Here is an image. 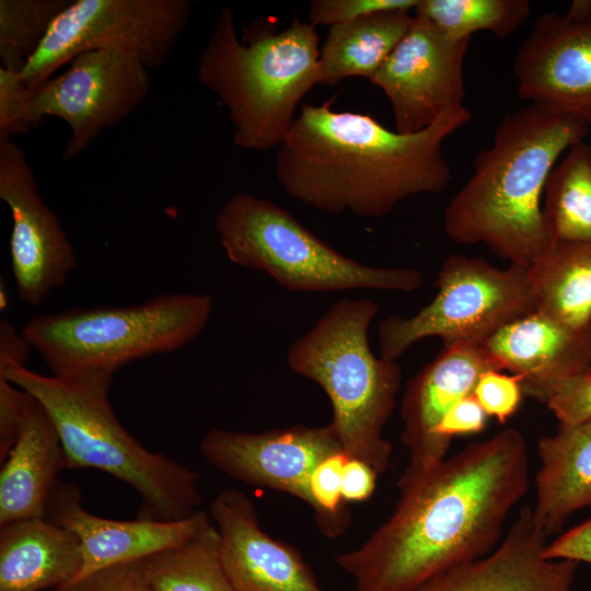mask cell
Returning a JSON list of instances; mask_svg holds the SVG:
<instances>
[{"instance_id": "8", "label": "cell", "mask_w": 591, "mask_h": 591, "mask_svg": "<svg viewBox=\"0 0 591 591\" xmlns=\"http://www.w3.org/2000/svg\"><path fill=\"white\" fill-rule=\"evenodd\" d=\"M215 227L229 259L267 273L296 292L373 289L409 292L424 275L412 267H371L346 257L288 210L269 199L239 193L219 211Z\"/></svg>"}, {"instance_id": "37", "label": "cell", "mask_w": 591, "mask_h": 591, "mask_svg": "<svg viewBox=\"0 0 591 591\" xmlns=\"http://www.w3.org/2000/svg\"><path fill=\"white\" fill-rule=\"evenodd\" d=\"M24 396L23 390L0 376V463L16 441Z\"/></svg>"}, {"instance_id": "7", "label": "cell", "mask_w": 591, "mask_h": 591, "mask_svg": "<svg viewBox=\"0 0 591 591\" xmlns=\"http://www.w3.org/2000/svg\"><path fill=\"white\" fill-rule=\"evenodd\" d=\"M212 298L164 293L126 306L74 308L33 316L23 337L54 375L115 373L139 359L172 352L207 325Z\"/></svg>"}, {"instance_id": "23", "label": "cell", "mask_w": 591, "mask_h": 591, "mask_svg": "<svg viewBox=\"0 0 591 591\" xmlns=\"http://www.w3.org/2000/svg\"><path fill=\"white\" fill-rule=\"evenodd\" d=\"M533 515L546 536L559 534L575 512L591 508V419L558 425L537 442Z\"/></svg>"}, {"instance_id": "24", "label": "cell", "mask_w": 591, "mask_h": 591, "mask_svg": "<svg viewBox=\"0 0 591 591\" xmlns=\"http://www.w3.org/2000/svg\"><path fill=\"white\" fill-rule=\"evenodd\" d=\"M413 19L410 11L386 10L331 26L320 49V84L334 85L349 77L370 80L405 36Z\"/></svg>"}, {"instance_id": "11", "label": "cell", "mask_w": 591, "mask_h": 591, "mask_svg": "<svg viewBox=\"0 0 591 591\" xmlns=\"http://www.w3.org/2000/svg\"><path fill=\"white\" fill-rule=\"evenodd\" d=\"M150 76L135 55L93 50L71 60L68 69L31 90L34 128L45 116L66 121L70 137L65 160L78 157L105 129L128 118L147 99Z\"/></svg>"}, {"instance_id": "41", "label": "cell", "mask_w": 591, "mask_h": 591, "mask_svg": "<svg viewBox=\"0 0 591 591\" xmlns=\"http://www.w3.org/2000/svg\"><path fill=\"white\" fill-rule=\"evenodd\" d=\"M565 16L575 21L591 20V1H573Z\"/></svg>"}, {"instance_id": "3", "label": "cell", "mask_w": 591, "mask_h": 591, "mask_svg": "<svg viewBox=\"0 0 591 591\" xmlns=\"http://www.w3.org/2000/svg\"><path fill=\"white\" fill-rule=\"evenodd\" d=\"M590 130L532 104L507 115L447 206L444 234L459 244L482 243L510 265L529 269L552 242L542 215L546 181L558 158Z\"/></svg>"}, {"instance_id": "30", "label": "cell", "mask_w": 591, "mask_h": 591, "mask_svg": "<svg viewBox=\"0 0 591 591\" xmlns=\"http://www.w3.org/2000/svg\"><path fill=\"white\" fill-rule=\"evenodd\" d=\"M347 459L345 453L325 459L310 478L311 509L320 531L328 537L341 535L350 523L347 502L341 496V471Z\"/></svg>"}, {"instance_id": "15", "label": "cell", "mask_w": 591, "mask_h": 591, "mask_svg": "<svg viewBox=\"0 0 591 591\" xmlns=\"http://www.w3.org/2000/svg\"><path fill=\"white\" fill-rule=\"evenodd\" d=\"M513 72L520 99L591 129V20L540 15L515 53Z\"/></svg>"}, {"instance_id": "17", "label": "cell", "mask_w": 591, "mask_h": 591, "mask_svg": "<svg viewBox=\"0 0 591 591\" xmlns=\"http://www.w3.org/2000/svg\"><path fill=\"white\" fill-rule=\"evenodd\" d=\"M45 519L68 529L79 540L82 567L73 582L105 567L142 560L181 544L211 523L202 510L175 521L99 517L83 507L78 487L62 480L48 498Z\"/></svg>"}, {"instance_id": "39", "label": "cell", "mask_w": 591, "mask_h": 591, "mask_svg": "<svg viewBox=\"0 0 591 591\" xmlns=\"http://www.w3.org/2000/svg\"><path fill=\"white\" fill-rule=\"evenodd\" d=\"M376 472L364 462L347 459L341 471V496L346 502L369 499L375 490Z\"/></svg>"}, {"instance_id": "13", "label": "cell", "mask_w": 591, "mask_h": 591, "mask_svg": "<svg viewBox=\"0 0 591 591\" xmlns=\"http://www.w3.org/2000/svg\"><path fill=\"white\" fill-rule=\"evenodd\" d=\"M0 198L12 217L10 260L19 299L38 306L77 266L59 217L43 200L24 151L0 141Z\"/></svg>"}, {"instance_id": "2", "label": "cell", "mask_w": 591, "mask_h": 591, "mask_svg": "<svg viewBox=\"0 0 591 591\" xmlns=\"http://www.w3.org/2000/svg\"><path fill=\"white\" fill-rule=\"evenodd\" d=\"M333 103L301 104L278 147L277 181L291 198L326 213L380 218L412 196L444 190L452 175L442 144L471 120L465 106L402 134Z\"/></svg>"}, {"instance_id": "19", "label": "cell", "mask_w": 591, "mask_h": 591, "mask_svg": "<svg viewBox=\"0 0 591 591\" xmlns=\"http://www.w3.org/2000/svg\"><path fill=\"white\" fill-rule=\"evenodd\" d=\"M480 346L501 370L520 378L524 395L545 404L567 380L590 370L591 323L573 327L535 311Z\"/></svg>"}, {"instance_id": "28", "label": "cell", "mask_w": 591, "mask_h": 591, "mask_svg": "<svg viewBox=\"0 0 591 591\" xmlns=\"http://www.w3.org/2000/svg\"><path fill=\"white\" fill-rule=\"evenodd\" d=\"M528 0H420L414 10L444 34L462 39L487 31L499 37L514 33L529 18Z\"/></svg>"}, {"instance_id": "12", "label": "cell", "mask_w": 591, "mask_h": 591, "mask_svg": "<svg viewBox=\"0 0 591 591\" xmlns=\"http://www.w3.org/2000/svg\"><path fill=\"white\" fill-rule=\"evenodd\" d=\"M470 39L453 38L414 13L409 30L370 79L389 99L396 131H421L464 106Z\"/></svg>"}, {"instance_id": "33", "label": "cell", "mask_w": 591, "mask_h": 591, "mask_svg": "<svg viewBox=\"0 0 591 591\" xmlns=\"http://www.w3.org/2000/svg\"><path fill=\"white\" fill-rule=\"evenodd\" d=\"M420 0H313L310 2V23L328 25L347 23L361 16L386 10L414 11Z\"/></svg>"}, {"instance_id": "40", "label": "cell", "mask_w": 591, "mask_h": 591, "mask_svg": "<svg viewBox=\"0 0 591 591\" xmlns=\"http://www.w3.org/2000/svg\"><path fill=\"white\" fill-rule=\"evenodd\" d=\"M32 347L7 320L0 322V362L24 364Z\"/></svg>"}, {"instance_id": "32", "label": "cell", "mask_w": 591, "mask_h": 591, "mask_svg": "<svg viewBox=\"0 0 591 591\" xmlns=\"http://www.w3.org/2000/svg\"><path fill=\"white\" fill-rule=\"evenodd\" d=\"M522 395L518 375L506 374L494 369L485 371L479 376L473 391V396L486 415L494 417L500 424H505L517 413Z\"/></svg>"}, {"instance_id": "5", "label": "cell", "mask_w": 591, "mask_h": 591, "mask_svg": "<svg viewBox=\"0 0 591 591\" xmlns=\"http://www.w3.org/2000/svg\"><path fill=\"white\" fill-rule=\"evenodd\" d=\"M320 49L316 27L298 16L281 32H250L241 42L232 11L220 10L197 77L228 108L239 147H280L298 104L320 84Z\"/></svg>"}, {"instance_id": "38", "label": "cell", "mask_w": 591, "mask_h": 591, "mask_svg": "<svg viewBox=\"0 0 591 591\" xmlns=\"http://www.w3.org/2000/svg\"><path fill=\"white\" fill-rule=\"evenodd\" d=\"M543 555L548 559H568L591 565V519L548 542Z\"/></svg>"}, {"instance_id": "25", "label": "cell", "mask_w": 591, "mask_h": 591, "mask_svg": "<svg viewBox=\"0 0 591 591\" xmlns=\"http://www.w3.org/2000/svg\"><path fill=\"white\" fill-rule=\"evenodd\" d=\"M529 278L536 311L573 327L591 323V241H552Z\"/></svg>"}, {"instance_id": "10", "label": "cell", "mask_w": 591, "mask_h": 591, "mask_svg": "<svg viewBox=\"0 0 591 591\" xmlns=\"http://www.w3.org/2000/svg\"><path fill=\"white\" fill-rule=\"evenodd\" d=\"M187 0H73L56 18L22 79L35 89L62 65L93 50L137 56L161 67L188 24Z\"/></svg>"}, {"instance_id": "1", "label": "cell", "mask_w": 591, "mask_h": 591, "mask_svg": "<svg viewBox=\"0 0 591 591\" xmlns=\"http://www.w3.org/2000/svg\"><path fill=\"white\" fill-rule=\"evenodd\" d=\"M397 487L387 520L360 546L336 556L355 591H413L490 554L529 488L525 439L506 428Z\"/></svg>"}, {"instance_id": "36", "label": "cell", "mask_w": 591, "mask_h": 591, "mask_svg": "<svg viewBox=\"0 0 591 591\" xmlns=\"http://www.w3.org/2000/svg\"><path fill=\"white\" fill-rule=\"evenodd\" d=\"M487 415L472 395L459 401L440 422L437 434L447 445L455 436L480 432L486 425Z\"/></svg>"}, {"instance_id": "31", "label": "cell", "mask_w": 591, "mask_h": 591, "mask_svg": "<svg viewBox=\"0 0 591 591\" xmlns=\"http://www.w3.org/2000/svg\"><path fill=\"white\" fill-rule=\"evenodd\" d=\"M34 128L31 115V90L21 72L0 67V141L24 135Z\"/></svg>"}, {"instance_id": "35", "label": "cell", "mask_w": 591, "mask_h": 591, "mask_svg": "<svg viewBox=\"0 0 591 591\" xmlns=\"http://www.w3.org/2000/svg\"><path fill=\"white\" fill-rule=\"evenodd\" d=\"M65 591H152L141 560L96 570Z\"/></svg>"}, {"instance_id": "34", "label": "cell", "mask_w": 591, "mask_h": 591, "mask_svg": "<svg viewBox=\"0 0 591 591\" xmlns=\"http://www.w3.org/2000/svg\"><path fill=\"white\" fill-rule=\"evenodd\" d=\"M559 425L572 426L591 419V371L561 384L545 403Z\"/></svg>"}, {"instance_id": "29", "label": "cell", "mask_w": 591, "mask_h": 591, "mask_svg": "<svg viewBox=\"0 0 591 591\" xmlns=\"http://www.w3.org/2000/svg\"><path fill=\"white\" fill-rule=\"evenodd\" d=\"M71 0H0L1 67L22 72Z\"/></svg>"}, {"instance_id": "21", "label": "cell", "mask_w": 591, "mask_h": 591, "mask_svg": "<svg viewBox=\"0 0 591 591\" xmlns=\"http://www.w3.org/2000/svg\"><path fill=\"white\" fill-rule=\"evenodd\" d=\"M62 468L65 455L57 428L45 407L25 392L16 441L1 463L0 525L45 518Z\"/></svg>"}, {"instance_id": "42", "label": "cell", "mask_w": 591, "mask_h": 591, "mask_svg": "<svg viewBox=\"0 0 591 591\" xmlns=\"http://www.w3.org/2000/svg\"><path fill=\"white\" fill-rule=\"evenodd\" d=\"M590 371H591V368H590Z\"/></svg>"}, {"instance_id": "26", "label": "cell", "mask_w": 591, "mask_h": 591, "mask_svg": "<svg viewBox=\"0 0 591 591\" xmlns=\"http://www.w3.org/2000/svg\"><path fill=\"white\" fill-rule=\"evenodd\" d=\"M542 215L551 241H591V144L573 143L552 170Z\"/></svg>"}, {"instance_id": "27", "label": "cell", "mask_w": 591, "mask_h": 591, "mask_svg": "<svg viewBox=\"0 0 591 591\" xmlns=\"http://www.w3.org/2000/svg\"><path fill=\"white\" fill-rule=\"evenodd\" d=\"M141 564L152 591H235L223 569L220 535L212 522Z\"/></svg>"}, {"instance_id": "9", "label": "cell", "mask_w": 591, "mask_h": 591, "mask_svg": "<svg viewBox=\"0 0 591 591\" xmlns=\"http://www.w3.org/2000/svg\"><path fill=\"white\" fill-rule=\"evenodd\" d=\"M433 300L409 317L389 315L378 327L380 356L397 360L437 336L444 347L480 345L505 325L536 311L529 269H501L482 257L453 254L440 267Z\"/></svg>"}, {"instance_id": "20", "label": "cell", "mask_w": 591, "mask_h": 591, "mask_svg": "<svg viewBox=\"0 0 591 591\" xmlns=\"http://www.w3.org/2000/svg\"><path fill=\"white\" fill-rule=\"evenodd\" d=\"M547 541L532 508L523 507L490 554L436 576L413 591H576L579 563L544 557Z\"/></svg>"}, {"instance_id": "6", "label": "cell", "mask_w": 591, "mask_h": 591, "mask_svg": "<svg viewBox=\"0 0 591 591\" xmlns=\"http://www.w3.org/2000/svg\"><path fill=\"white\" fill-rule=\"evenodd\" d=\"M378 311L371 299L336 302L290 345L287 362L328 396L344 453L380 475L393 451L383 429L396 406L402 369L371 351L368 332Z\"/></svg>"}, {"instance_id": "16", "label": "cell", "mask_w": 591, "mask_h": 591, "mask_svg": "<svg viewBox=\"0 0 591 591\" xmlns=\"http://www.w3.org/2000/svg\"><path fill=\"white\" fill-rule=\"evenodd\" d=\"M493 369L502 371L480 345L456 344L445 346L408 381L401 404V440L409 451V463L397 483L409 482L447 459L450 447L437 434L440 422Z\"/></svg>"}, {"instance_id": "22", "label": "cell", "mask_w": 591, "mask_h": 591, "mask_svg": "<svg viewBox=\"0 0 591 591\" xmlns=\"http://www.w3.org/2000/svg\"><path fill=\"white\" fill-rule=\"evenodd\" d=\"M77 536L45 518L0 525V591H65L78 577Z\"/></svg>"}, {"instance_id": "14", "label": "cell", "mask_w": 591, "mask_h": 591, "mask_svg": "<svg viewBox=\"0 0 591 591\" xmlns=\"http://www.w3.org/2000/svg\"><path fill=\"white\" fill-rule=\"evenodd\" d=\"M199 448L204 459L229 477L289 494L311 508L309 484L314 468L325 459L344 453L332 424L262 432L215 428L205 434Z\"/></svg>"}, {"instance_id": "18", "label": "cell", "mask_w": 591, "mask_h": 591, "mask_svg": "<svg viewBox=\"0 0 591 591\" xmlns=\"http://www.w3.org/2000/svg\"><path fill=\"white\" fill-rule=\"evenodd\" d=\"M223 569L235 591H322L300 554L259 525L254 502L223 489L210 505Z\"/></svg>"}, {"instance_id": "4", "label": "cell", "mask_w": 591, "mask_h": 591, "mask_svg": "<svg viewBox=\"0 0 591 591\" xmlns=\"http://www.w3.org/2000/svg\"><path fill=\"white\" fill-rule=\"evenodd\" d=\"M0 376L48 412L66 468L100 470L137 491L141 500L137 518L175 521L200 510L197 474L169 455L146 449L117 419L108 398L113 373L45 375L24 364L0 362Z\"/></svg>"}]
</instances>
